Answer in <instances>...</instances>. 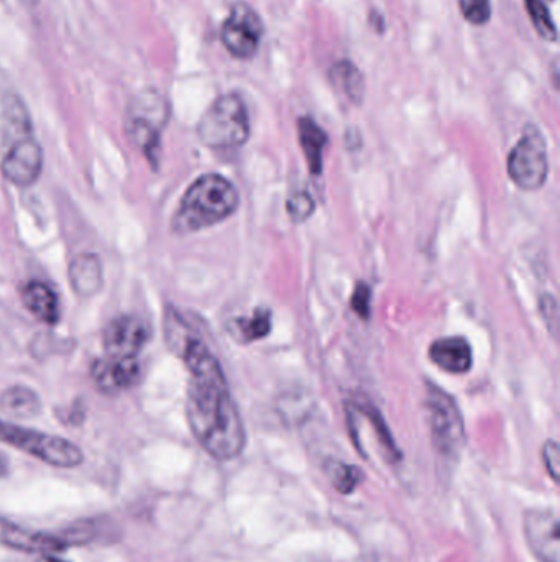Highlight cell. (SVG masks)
<instances>
[{
	"instance_id": "6da1fadb",
	"label": "cell",
	"mask_w": 560,
	"mask_h": 562,
	"mask_svg": "<svg viewBox=\"0 0 560 562\" xmlns=\"http://www.w3.org/2000/svg\"><path fill=\"white\" fill-rule=\"evenodd\" d=\"M165 332L190 371L186 416L194 438L217 461H232L244 451L247 432L219 358L174 308L168 309Z\"/></svg>"
},
{
	"instance_id": "7a4b0ae2",
	"label": "cell",
	"mask_w": 560,
	"mask_h": 562,
	"mask_svg": "<svg viewBox=\"0 0 560 562\" xmlns=\"http://www.w3.org/2000/svg\"><path fill=\"white\" fill-rule=\"evenodd\" d=\"M5 151L0 171L9 183L28 187L40 180L44 150L32 131L31 115L19 96L9 94L2 101Z\"/></svg>"
},
{
	"instance_id": "3957f363",
	"label": "cell",
	"mask_w": 560,
	"mask_h": 562,
	"mask_svg": "<svg viewBox=\"0 0 560 562\" xmlns=\"http://www.w3.org/2000/svg\"><path fill=\"white\" fill-rule=\"evenodd\" d=\"M238 208L239 193L228 178L216 173L203 174L181 198L171 229L174 234H194L226 221Z\"/></svg>"
},
{
	"instance_id": "277c9868",
	"label": "cell",
	"mask_w": 560,
	"mask_h": 562,
	"mask_svg": "<svg viewBox=\"0 0 560 562\" xmlns=\"http://www.w3.org/2000/svg\"><path fill=\"white\" fill-rule=\"evenodd\" d=\"M197 138L210 150H235L251 138V118L239 94H222L209 106L199 124Z\"/></svg>"
},
{
	"instance_id": "5b68a950",
	"label": "cell",
	"mask_w": 560,
	"mask_h": 562,
	"mask_svg": "<svg viewBox=\"0 0 560 562\" xmlns=\"http://www.w3.org/2000/svg\"><path fill=\"white\" fill-rule=\"evenodd\" d=\"M170 119V105L157 89H144L129 102L127 129L132 144L148 158L154 167L160 160L161 132Z\"/></svg>"
},
{
	"instance_id": "8992f818",
	"label": "cell",
	"mask_w": 560,
	"mask_h": 562,
	"mask_svg": "<svg viewBox=\"0 0 560 562\" xmlns=\"http://www.w3.org/2000/svg\"><path fill=\"white\" fill-rule=\"evenodd\" d=\"M426 410L429 418L430 438L437 454L447 461H455L464 451L465 425L458 403L449 393L427 383Z\"/></svg>"
},
{
	"instance_id": "52a82bcc",
	"label": "cell",
	"mask_w": 560,
	"mask_h": 562,
	"mask_svg": "<svg viewBox=\"0 0 560 562\" xmlns=\"http://www.w3.org/2000/svg\"><path fill=\"white\" fill-rule=\"evenodd\" d=\"M0 442L34 455L38 461L53 467L74 468L84 462L83 451L74 442L61 436L22 428L4 419H0Z\"/></svg>"
},
{
	"instance_id": "ba28073f",
	"label": "cell",
	"mask_w": 560,
	"mask_h": 562,
	"mask_svg": "<svg viewBox=\"0 0 560 562\" xmlns=\"http://www.w3.org/2000/svg\"><path fill=\"white\" fill-rule=\"evenodd\" d=\"M508 174L524 192H537L546 184L549 174L546 140L536 127L529 125L523 137L508 155Z\"/></svg>"
},
{
	"instance_id": "9c48e42d",
	"label": "cell",
	"mask_w": 560,
	"mask_h": 562,
	"mask_svg": "<svg viewBox=\"0 0 560 562\" xmlns=\"http://www.w3.org/2000/svg\"><path fill=\"white\" fill-rule=\"evenodd\" d=\"M264 32L260 15L245 2H238L232 5L229 17L223 22L220 40L232 57L248 60L260 48Z\"/></svg>"
},
{
	"instance_id": "30bf717a",
	"label": "cell",
	"mask_w": 560,
	"mask_h": 562,
	"mask_svg": "<svg viewBox=\"0 0 560 562\" xmlns=\"http://www.w3.org/2000/svg\"><path fill=\"white\" fill-rule=\"evenodd\" d=\"M150 338L145 319L134 315L118 316L104 329V352L109 357H138Z\"/></svg>"
},
{
	"instance_id": "8fae6325",
	"label": "cell",
	"mask_w": 560,
	"mask_h": 562,
	"mask_svg": "<svg viewBox=\"0 0 560 562\" xmlns=\"http://www.w3.org/2000/svg\"><path fill=\"white\" fill-rule=\"evenodd\" d=\"M144 375L138 357H109L104 355L90 365V377L99 392L119 395L138 386Z\"/></svg>"
},
{
	"instance_id": "7c38bea8",
	"label": "cell",
	"mask_w": 560,
	"mask_h": 562,
	"mask_svg": "<svg viewBox=\"0 0 560 562\" xmlns=\"http://www.w3.org/2000/svg\"><path fill=\"white\" fill-rule=\"evenodd\" d=\"M524 536L540 562H560L559 520L556 513L527 510L524 513Z\"/></svg>"
},
{
	"instance_id": "4fadbf2b",
	"label": "cell",
	"mask_w": 560,
	"mask_h": 562,
	"mask_svg": "<svg viewBox=\"0 0 560 562\" xmlns=\"http://www.w3.org/2000/svg\"><path fill=\"white\" fill-rule=\"evenodd\" d=\"M0 545L21 552H40V554H54L70 548L66 539L58 533L35 532L24 528L11 520L0 516Z\"/></svg>"
},
{
	"instance_id": "5bb4252c",
	"label": "cell",
	"mask_w": 560,
	"mask_h": 562,
	"mask_svg": "<svg viewBox=\"0 0 560 562\" xmlns=\"http://www.w3.org/2000/svg\"><path fill=\"white\" fill-rule=\"evenodd\" d=\"M429 358L440 370L454 375L467 374L474 364L471 344L459 335L434 341L429 347Z\"/></svg>"
},
{
	"instance_id": "9a60e30c",
	"label": "cell",
	"mask_w": 560,
	"mask_h": 562,
	"mask_svg": "<svg viewBox=\"0 0 560 562\" xmlns=\"http://www.w3.org/2000/svg\"><path fill=\"white\" fill-rule=\"evenodd\" d=\"M22 302L45 325L57 326L61 319L60 298L45 281H28L22 290Z\"/></svg>"
},
{
	"instance_id": "2e32d148",
	"label": "cell",
	"mask_w": 560,
	"mask_h": 562,
	"mask_svg": "<svg viewBox=\"0 0 560 562\" xmlns=\"http://www.w3.org/2000/svg\"><path fill=\"white\" fill-rule=\"evenodd\" d=\"M71 286L76 295L89 298L97 295L104 285L102 261L96 254H80L71 260L70 270Z\"/></svg>"
},
{
	"instance_id": "e0dca14e",
	"label": "cell",
	"mask_w": 560,
	"mask_h": 562,
	"mask_svg": "<svg viewBox=\"0 0 560 562\" xmlns=\"http://www.w3.org/2000/svg\"><path fill=\"white\" fill-rule=\"evenodd\" d=\"M297 135H300V144L304 157H306L307 168L311 173L319 176L324 170V150L329 144L326 131L313 118L304 115L297 121Z\"/></svg>"
},
{
	"instance_id": "ac0fdd59",
	"label": "cell",
	"mask_w": 560,
	"mask_h": 562,
	"mask_svg": "<svg viewBox=\"0 0 560 562\" xmlns=\"http://www.w3.org/2000/svg\"><path fill=\"white\" fill-rule=\"evenodd\" d=\"M0 412L15 419L35 418L41 412V400L31 387H9L0 393Z\"/></svg>"
},
{
	"instance_id": "d6986e66",
	"label": "cell",
	"mask_w": 560,
	"mask_h": 562,
	"mask_svg": "<svg viewBox=\"0 0 560 562\" xmlns=\"http://www.w3.org/2000/svg\"><path fill=\"white\" fill-rule=\"evenodd\" d=\"M330 83L341 90L352 105L361 106L365 99V77L357 64L349 60L333 63L329 71Z\"/></svg>"
},
{
	"instance_id": "ffe728a7",
	"label": "cell",
	"mask_w": 560,
	"mask_h": 562,
	"mask_svg": "<svg viewBox=\"0 0 560 562\" xmlns=\"http://www.w3.org/2000/svg\"><path fill=\"white\" fill-rule=\"evenodd\" d=\"M271 318L273 313L268 308H257L252 316L245 318H234L229 322V335L239 344H252L267 338L271 332Z\"/></svg>"
},
{
	"instance_id": "44dd1931",
	"label": "cell",
	"mask_w": 560,
	"mask_h": 562,
	"mask_svg": "<svg viewBox=\"0 0 560 562\" xmlns=\"http://www.w3.org/2000/svg\"><path fill=\"white\" fill-rule=\"evenodd\" d=\"M524 5H526L527 15H529L533 27L536 28L539 37L546 41H556L557 28L546 2H543V0H524Z\"/></svg>"
},
{
	"instance_id": "7402d4cb",
	"label": "cell",
	"mask_w": 560,
	"mask_h": 562,
	"mask_svg": "<svg viewBox=\"0 0 560 562\" xmlns=\"http://www.w3.org/2000/svg\"><path fill=\"white\" fill-rule=\"evenodd\" d=\"M330 480H332L333 487L339 492L349 496L354 492L355 487L361 484L362 473L361 468L354 467V465L342 464V462H333L329 467Z\"/></svg>"
},
{
	"instance_id": "603a6c76",
	"label": "cell",
	"mask_w": 560,
	"mask_h": 562,
	"mask_svg": "<svg viewBox=\"0 0 560 562\" xmlns=\"http://www.w3.org/2000/svg\"><path fill=\"white\" fill-rule=\"evenodd\" d=\"M462 17L475 27L487 25L491 21V0H458Z\"/></svg>"
},
{
	"instance_id": "cb8c5ba5",
	"label": "cell",
	"mask_w": 560,
	"mask_h": 562,
	"mask_svg": "<svg viewBox=\"0 0 560 562\" xmlns=\"http://www.w3.org/2000/svg\"><path fill=\"white\" fill-rule=\"evenodd\" d=\"M287 211L290 215L291 221L300 224V222L307 221L314 215L316 203H314L313 196L309 193L300 190V192L291 193L287 201Z\"/></svg>"
},
{
	"instance_id": "d4e9b609",
	"label": "cell",
	"mask_w": 560,
	"mask_h": 562,
	"mask_svg": "<svg viewBox=\"0 0 560 562\" xmlns=\"http://www.w3.org/2000/svg\"><path fill=\"white\" fill-rule=\"evenodd\" d=\"M372 290L367 283H358L355 286L354 295H352V309L361 316L362 319H368L370 316Z\"/></svg>"
},
{
	"instance_id": "484cf974",
	"label": "cell",
	"mask_w": 560,
	"mask_h": 562,
	"mask_svg": "<svg viewBox=\"0 0 560 562\" xmlns=\"http://www.w3.org/2000/svg\"><path fill=\"white\" fill-rule=\"evenodd\" d=\"M544 465L553 482H559L560 452L556 441H547L543 449Z\"/></svg>"
},
{
	"instance_id": "4316f807",
	"label": "cell",
	"mask_w": 560,
	"mask_h": 562,
	"mask_svg": "<svg viewBox=\"0 0 560 562\" xmlns=\"http://www.w3.org/2000/svg\"><path fill=\"white\" fill-rule=\"evenodd\" d=\"M540 315H543L544 321H546L547 328L550 329L552 335H556L557 332V302L553 296L544 295L543 300H540Z\"/></svg>"
},
{
	"instance_id": "83f0119b",
	"label": "cell",
	"mask_w": 560,
	"mask_h": 562,
	"mask_svg": "<svg viewBox=\"0 0 560 562\" xmlns=\"http://www.w3.org/2000/svg\"><path fill=\"white\" fill-rule=\"evenodd\" d=\"M375 15H377V21H374V19H372V25H374V28L378 32V34H381V32H384L385 28L384 17H381V15L378 14V12H375Z\"/></svg>"
},
{
	"instance_id": "f1b7e54d",
	"label": "cell",
	"mask_w": 560,
	"mask_h": 562,
	"mask_svg": "<svg viewBox=\"0 0 560 562\" xmlns=\"http://www.w3.org/2000/svg\"><path fill=\"white\" fill-rule=\"evenodd\" d=\"M37 562H66V561H63V559L54 558L53 554H47V555H44V558L38 559Z\"/></svg>"
},
{
	"instance_id": "f546056e",
	"label": "cell",
	"mask_w": 560,
	"mask_h": 562,
	"mask_svg": "<svg viewBox=\"0 0 560 562\" xmlns=\"http://www.w3.org/2000/svg\"><path fill=\"white\" fill-rule=\"evenodd\" d=\"M543 2H546L547 4V2H552V0H543Z\"/></svg>"
}]
</instances>
